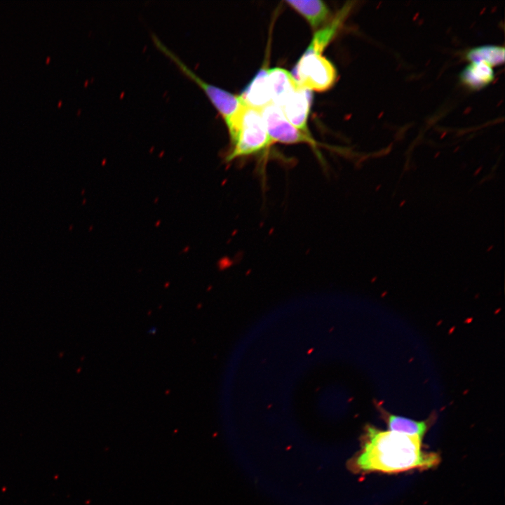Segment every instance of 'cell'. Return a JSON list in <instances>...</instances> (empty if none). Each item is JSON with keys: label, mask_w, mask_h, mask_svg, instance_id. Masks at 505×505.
Returning <instances> with one entry per match:
<instances>
[{"label": "cell", "mask_w": 505, "mask_h": 505, "mask_svg": "<svg viewBox=\"0 0 505 505\" xmlns=\"http://www.w3.org/2000/svg\"><path fill=\"white\" fill-rule=\"evenodd\" d=\"M267 76L272 103L281 107L299 86L291 73L281 67L267 69Z\"/></svg>", "instance_id": "obj_8"}, {"label": "cell", "mask_w": 505, "mask_h": 505, "mask_svg": "<svg viewBox=\"0 0 505 505\" xmlns=\"http://www.w3.org/2000/svg\"><path fill=\"white\" fill-rule=\"evenodd\" d=\"M350 6H344L330 22L317 31L309 44L305 53L321 54L335 37L349 10Z\"/></svg>", "instance_id": "obj_9"}, {"label": "cell", "mask_w": 505, "mask_h": 505, "mask_svg": "<svg viewBox=\"0 0 505 505\" xmlns=\"http://www.w3.org/2000/svg\"><path fill=\"white\" fill-rule=\"evenodd\" d=\"M494 77L492 67L483 62H471L460 74L461 81L473 90L484 88Z\"/></svg>", "instance_id": "obj_12"}, {"label": "cell", "mask_w": 505, "mask_h": 505, "mask_svg": "<svg viewBox=\"0 0 505 505\" xmlns=\"http://www.w3.org/2000/svg\"><path fill=\"white\" fill-rule=\"evenodd\" d=\"M285 2L302 15L313 29H317L329 18L330 10L322 1L290 0Z\"/></svg>", "instance_id": "obj_10"}, {"label": "cell", "mask_w": 505, "mask_h": 505, "mask_svg": "<svg viewBox=\"0 0 505 505\" xmlns=\"http://www.w3.org/2000/svg\"><path fill=\"white\" fill-rule=\"evenodd\" d=\"M422 440L417 436L368 426L361 449L351 460V466L354 471L392 473L437 466L439 455L424 451Z\"/></svg>", "instance_id": "obj_1"}, {"label": "cell", "mask_w": 505, "mask_h": 505, "mask_svg": "<svg viewBox=\"0 0 505 505\" xmlns=\"http://www.w3.org/2000/svg\"><path fill=\"white\" fill-rule=\"evenodd\" d=\"M299 86L308 90L323 92L336 83L337 72L333 64L321 54L304 53L292 74Z\"/></svg>", "instance_id": "obj_4"}, {"label": "cell", "mask_w": 505, "mask_h": 505, "mask_svg": "<svg viewBox=\"0 0 505 505\" xmlns=\"http://www.w3.org/2000/svg\"><path fill=\"white\" fill-rule=\"evenodd\" d=\"M154 44L169 58L189 79L196 83L221 115L227 126L229 134L234 130L239 117L246 107L239 95H236L201 79L175 53L168 49L156 36L153 37Z\"/></svg>", "instance_id": "obj_3"}, {"label": "cell", "mask_w": 505, "mask_h": 505, "mask_svg": "<svg viewBox=\"0 0 505 505\" xmlns=\"http://www.w3.org/2000/svg\"><path fill=\"white\" fill-rule=\"evenodd\" d=\"M229 137L231 147L224 156L226 163L264 153L274 144L267 131L260 110L247 106Z\"/></svg>", "instance_id": "obj_2"}, {"label": "cell", "mask_w": 505, "mask_h": 505, "mask_svg": "<svg viewBox=\"0 0 505 505\" xmlns=\"http://www.w3.org/2000/svg\"><path fill=\"white\" fill-rule=\"evenodd\" d=\"M470 62H483L491 67L504 61V48L502 46L486 45L473 48L466 53Z\"/></svg>", "instance_id": "obj_13"}, {"label": "cell", "mask_w": 505, "mask_h": 505, "mask_svg": "<svg viewBox=\"0 0 505 505\" xmlns=\"http://www.w3.org/2000/svg\"><path fill=\"white\" fill-rule=\"evenodd\" d=\"M379 410L389 430L391 431L423 438L430 426L431 420L416 421L390 414L382 408Z\"/></svg>", "instance_id": "obj_11"}, {"label": "cell", "mask_w": 505, "mask_h": 505, "mask_svg": "<svg viewBox=\"0 0 505 505\" xmlns=\"http://www.w3.org/2000/svg\"><path fill=\"white\" fill-rule=\"evenodd\" d=\"M311 97L310 90L299 86L280 107L290 123L307 135H310L307 127V121Z\"/></svg>", "instance_id": "obj_6"}, {"label": "cell", "mask_w": 505, "mask_h": 505, "mask_svg": "<svg viewBox=\"0 0 505 505\" xmlns=\"http://www.w3.org/2000/svg\"><path fill=\"white\" fill-rule=\"evenodd\" d=\"M260 112L268 135L273 143L307 144L314 150L321 165L325 166L323 157L318 149L319 143L311 135L302 133L290 123L279 107L271 102L262 108Z\"/></svg>", "instance_id": "obj_5"}, {"label": "cell", "mask_w": 505, "mask_h": 505, "mask_svg": "<svg viewBox=\"0 0 505 505\" xmlns=\"http://www.w3.org/2000/svg\"><path fill=\"white\" fill-rule=\"evenodd\" d=\"M239 96L247 107L258 110L271 103L267 69H261Z\"/></svg>", "instance_id": "obj_7"}]
</instances>
